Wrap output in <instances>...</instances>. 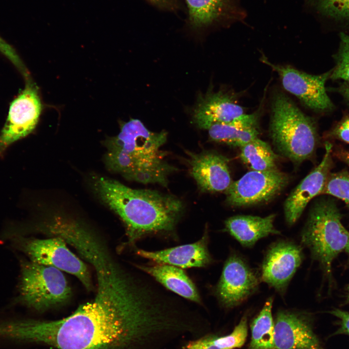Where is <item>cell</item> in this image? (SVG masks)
<instances>
[{"mask_svg": "<svg viewBox=\"0 0 349 349\" xmlns=\"http://www.w3.org/2000/svg\"><path fill=\"white\" fill-rule=\"evenodd\" d=\"M332 147L329 143L326 144L321 162L292 190L286 200L284 214L288 225L295 223L308 203L322 193L332 167Z\"/></svg>", "mask_w": 349, "mask_h": 349, "instance_id": "9a60e30c", "label": "cell"}, {"mask_svg": "<svg viewBox=\"0 0 349 349\" xmlns=\"http://www.w3.org/2000/svg\"><path fill=\"white\" fill-rule=\"evenodd\" d=\"M320 14L337 21H349V0H307Z\"/></svg>", "mask_w": 349, "mask_h": 349, "instance_id": "cb8c5ba5", "label": "cell"}, {"mask_svg": "<svg viewBox=\"0 0 349 349\" xmlns=\"http://www.w3.org/2000/svg\"><path fill=\"white\" fill-rule=\"evenodd\" d=\"M189 20L195 28L209 26L222 19H233L239 12L234 0H186Z\"/></svg>", "mask_w": 349, "mask_h": 349, "instance_id": "d6986e66", "label": "cell"}, {"mask_svg": "<svg viewBox=\"0 0 349 349\" xmlns=\"http://www.w3.org/2000/svg\"><path fill=\"white\" fill-rule=\"evenodd\" d=\"M248 333L247 317L245 315L231 333L225 336L210 335L211 343L220 349H235L245 343Z\"/></svg>", "mask_w": 349, "mask_h": 349, "instance_id": "484cf974", "label": "cell"}, {"mask_svg": "<svg viewBox=\"0 0 349 349\" xmlns=\"http://www.w3.org/2000/svg\"><path fill=\"white\" fill-rule=\"evenodd\" d=\"M287 175L277 169L247 172L225 191L226 203L233 206L254 205L271 200L286 187Z\"/></svg>", "mask_w": 349, "mask_h": 349, "instance_id": "9c48e42d", "label": "cell"}, {"mask_svg": "<svg viewBox=\"0 0 349 349\" xmlns=\"http://www.w3.org/2000/svg\"><path fill=\"white\" fill-rule=\"evenodd\" d=\"M260 280L244 259L233 253L224 263L216 287V295L223 306L232 308L254 294Z\"/></svg>", "mask_w": 349, "mask_h": 349, "instance_id": "7c38bea8", "label": "cell"}, {"mask_svg": "<svg viewBox=\"0 0 349 349\" xmlns=\"http://www.w3.org/2000/svg\"><path fill=\"white\" fill-rule=\"evenodd\" d=\"M182 349H220L211 342L210 335H204L199 338L190 340Z\"/></svg>", "mask_w": 349, "mask_h": 349, "instance_id": "83f0119b", "label": "cell"}, {"mask_svg": "<svg viewBox=\"0 0 349 349\" xmlns=\"http://www.w3.org/2000/svg\"><path fill=\"white\" fill-rule=\"evenodd\" d=\"M274 349H324L307 313L281 310L274 320Z\"/></svg>", "mask_w": 349, "mask_h": 349, "instance_id": "5bb4252c", "label": "cell"}, {"mask_svg": "<svg viewBox=\"0 0 349 349\" xmlns=\"http://www.w3.org/2000/svg\"><path fill=\"white\" fill-rule=\"evenodd\" d=\"M190 174L202 191H225L232 181L227 159L216 153L187 152Z\"/></svg>", "mask_w": 349, "mask_h": 349, "instance_id": "2e32d148", "label": "cell"}, {"mask_svg": "<svg viewBox=\"0 0 349 349\" xmlns=\"http://www.w3.org/2000/svg\"><path fill=\"white\" fill-rule=\"evenodd\" d=\"M336 155L342 161L349 165V151L340 149L336 152Z\"/></svg>", "mask_w": 349, "mask_h": 349, "instance_id": "836d02e7", "label": "cell"}, {"mask_svg": "<svg viewBox=\"0 0 349 349\" xmlns=\"http://www.w3.org/2000/svg\"><path fill=\"white\" fill-rule=\"evenodd\" d=\"M260 60L277 72L284 89L308 108L320 113L333 110L334 104L325 87L326 81L330 78L331 70L319 75H312L290 65L273 63L264 55Z\"/></svg>", "mask_w": 349, "mask_h": 349, "instance_id": "ba28073f", "label": "cell"}, {"mask_svg": "<svg viewBox=\"0 0 349 349\" xmlns=\"http://www.w3.org/2000/svg\"><path fill=\"white\" fill-rule=\"evenodd\" d=\"M345 252H346V253L347 254H348V256H349V242H348V244H347V247H346V249H345Z\"/></svg>", "mask_w": 349, "mask_h": 349, "instance_id": "e575fe53", "label": "cell"}, {"mask_svg": "<svg viewBox=\"0 0 349 349\" xmlns=\"http://www.w3.org/2000/svg\"><path fill=\"white\" fill-rule=\"evenodd\" d=\"M78 253L95 270L94 299L61 319L17 320L12 329L15 340L58 349H163L168 345L176 321L167 299L125 271L101 241L83 243Z\"/></svg>", "mask_w": 349, "mask_h": 349, "instance_id": "6da1fadb", "label": "cell"}, {"mask_svg": "<svg viewBox=\"0 0 349 349\" xmlns=\"http://www.w3.org/2000/svg\"><path fill=\"white\" fill-rule=\"evenodd\" d=\"M137 267L170 290L192 301L201 302L195 286L182 269L162 264L152 266L138 265Z\"/></svg>", "mask_w": 349, "mask_h": 349, "instance_id": "ffe728a7", "label": "cell"}, {"mask_svg": "<svg viewBox=\"0 0 349 349\" xmlns=\"http://www.w3.org/2000/svg\"><path fill=\"white\" fill-rule=\"evenodd\" d=\"M18 301L37 311L66 301L71 290L61 270L32 261L22 260Z\"/></svg>", "mask_w": 349, "mask_h": 349, "instance_id": "8992f818", "label": "cell"}, {"mask_svg": "<svg viewBox=\"0 0 349 349\" xmlns=\"http://www.w3.org/2000/svg\"><path fill=\"white\" fill-rule=\"evenodd\" d=\"M137 254L159 264L181 268L204 267L211 261L207 247L206 233L195 243L155 252L138 250Z\"/></svg>", "mask_w": 349, "mask_h": 349, "instance_id": "e0dca14e", "label": "cell"}, {"mask_svg": "<svg viewBox=\"0 0 349 349\" xmlns=\"http://www.w3.org/2000/svg\"><path fill=\"white\" fill-rule=\"evenodd\" d=\"M45 239L26 238L18 237L15 239L17 247L35 263L51 266L76 276L90 291L92 284L87 266L67 247L61 237L52 236Z\"/></svg>", "mask_w": 349, "mask_h": 349, "instance_id": "52a82bcc", "label": "cell"}, {"mask_svg": "<svg viewBox=\"0 0 349 349\" xmlns=\"http://www.w3.org/2000/svg\"><path fill=\"white\" fill-rule=\"evenodd\" d=\"M167 137L166 131L152 132L140 120L131 119L107 141L106 164L128 180L166 187L169 175L177 170L168 162L167 152L161 149Z\"/></svg>", "mask_w": 349, "mask_h": 349, "instance_id": "3957f363", "label": "cell"}, {"mask_svg": "<svg viewBox=\"0 0 349 349\" xmlns=\"http://www.w3.org/2000/svg\"><path fill=\"white\" fill-rule=\"evenodd\" d=\"M342 215L336 204L330 199L315 202L301 233V243L310 251L330 282L333 281L332 264L345 251L349 232L341 222Z\"/></svg>", "mask_w": 349, "mask_h": 349, "instance_id": "5b68a950", "label": "cell"}, {"mask_svg": "<svg viewBox=\"0 0 349 349\" xmlns=\"http://www.w3.org/2000/svg\"><path fill=\"white\" fill-rule=\"evenodd\" d=\"M304 258L302 248L288 240H280L268 249L261 265L260 279L283 295Z\"/></svg>", "mask_w": 349, "mask_h": 349, "instance_id": "4fadbf2b", "label": "cell"}, {"mask_svg": "<svg viewBox=\"0 0 349 349\" xmlns=\"http://www.w3.org/2000/svg\"><path fill=\"white\" fill-rule=\"evenodd\" d=\"M160 7L170 8L172 5V0H147Z\"/></svg>", "mask_w": 349, "mask_h": 349, "instance_id": "d6a6232c", "label": "cell"}, {"mask_svg": "<svg viewBox=\"0 0 349 349\" xmlns=\"http://www.w3.org/2000/svg\"><path fill=\"white\" fill-rule=\"evenodd\" d=\"M240 157L253 171L276 169L277 156L269 144L258 138L240 147Z\"/></svg>", "mask_w": 349, "mask_h": 349, "instance_id": "7402d4cb", "label": "cell"}, {"mask_svg": "<svg viewBox=\"0 0 349 349\" xmlns=\"http://www.w3.org/2000/svg\"><path fill=\"white\" fill-rule=\"evenodd\" d=\"M193 120L200 128L206 129L216 123L226 124L243 127H256L257 113L247 114L233 95L225 91H208L199 97L193 111Z\"/></svg>", "mask_w": 349, "mask_h": 349, "instance_id": "30bf717a", "label": "cell"}, {"mask_svg": "<svg viewBox=\"0 0 349 349\" xmlns=\"http://www.w3.org/2000/svg\"><path fill=\"white\" fill-rule=\"evenodd\" d=\"M338 91L349 106V82L343 81L338 87Z\"/></svg>", "mask_w": 349, "mask_h": 349, "instance_id": "1f68e13d", "label": "cell"}, {"mask_svg": "<svg viewBox=\"0 0 349 349\" xmlns=\"http://www.w3.org/2000/svg\"><path fill=\"white\" fill-rule=\"evenodd\" d=\"M94 189L124 222L130 242L151 233L173 230L184 210L174 195L147 189H134L120 182L98 177Z\"/></svg>", "mask_w": 349, "mask_h": 349, "instance_id": "7a4b0ae2", "label": "cell"}, {"mask_svg": "<svg viewBox=\"0 0 349 349\" xmlns=\"http://www.w3.org/2000/svg\"><path fill=\"white\" fill-rule=\"evenodd\" d=\"M347 302L349 303V285L347 288Z\"/></svg>", "mask_w": 349, "mask_h": 349, "instance_id": "d590c367", "label": "cell"}, {"mask_svg": "<svg viewBox=\"0 0 349 349\" xmlns=\"http://www.w3.org/2000/svg\"><path fill=\"white\" fill-rule=\"evenodd\" d=\"M339 44L334 55V66L331 69L330 78L349 82V35L339 34Z\"/></svg>", "mask_w": 349, "mask_h": 349, "instance_id": "d4e9b609", "label": "cell"}, {"mask_svg": "<svg viewBox=\"0 0 349 349\" xmlns=\"http://www.w3.org/2000/svg\"><path fill=\"white\" fill-rule=\"evenodd\" d=\"M0 49L7 55L16 64L20 63L11 48L0 37Z\"/></svg>", "mask_w": 349, "mask_h": 349, "instance_id": "4dcf8cb0", "label": "cell"}, {"mask_svg": "<svg viewBox=\"0 0 349 349\" xmlns=\"http://www.w3.org/2000/svg\"><path fill=\"white\" fill-rule=\"evenodd\" d=\"M207 130L212 141L239 148L258 138L259 134L256 127H243L220 123L210 125Z\"/></svg>", "mask_w": 349, "mask_h": 349, "instance_id": "603a6c76", "label": "cell"}, {"mask_svg": "<svg viewBox=\"0 0 349 349\" xmlns=\"http://www.w3.org/2000/svg\"><path fill=\"white\" fill-rule=\"evenodd\" d=\"M331 134L333 137L349 143V116L340 121L331 131Z\"/></svg>", "mask_w": 349, "mask_h": 349, "instance_id": "f1b7e54d", "label": "cell"}, {"mask_svg": "<svg viewBox=\"0 0 349 349\" xmlns=\"http://www.w3.org/2000/svg\"><path fill=\"white\" fill-rule=\"evenodd\" d=\"M42 104L36 86L28 81L24 90L13 101L0 133V157L7 148L29 134L36 127Z\"/></svg>", "mask_w": 349, "mask_h": 349, "instance_id": "8fae6325", "label": "cell"}, {"mask_svg": "<svg viewBox=\"0 0 349 349\" xmlns=\"http://www.w3.org/2000/svg\"><path fill=\"white\" fill-rule=\"evenodd\" d=\"M273 298L265 302L250 324L251 339L248 349H274V321L272 315Z\"/></svg>", "mask_w": 349, "mask_h": 349, "instance_id": "44dd1931", "label": "cell"}, {"mask_svg": "<svg viewBox=\"0 0 349 349\" xmlns=\"http://www.w3.org/2000/svg\"><path fill=\"white\" fill-rule=\"evenodd\" d=\"M329 313L340 320V327L336 331V334H346L349 335V312L335 309L329 311Z\"/></svg>", "mask_w": 349, "mask_h": 349, "instance_id": "f546056e", "label": "cell"}, {"mask_svg": "<svg viewBox=\"0 0 349 349\" xmlns=\"http://www.w3.org/2000/svg\"><path fill=\"white\" fill-rule=\"evenodd\" d=\"M321 194L343 201L349 209V173L342 171L330 174Z\"/></svg>", "mask_w": 349, "mask_h": 349, "instance_id": "4316f807", "label": "cell"}, {"mask_svg": "<svg viewBox=\"0 0 349 349\" xmlns=\"http://www.w3.org/2000/svg\"><path fill=\"white\" fill-rule=\"evenodd\" d=\"M275 214L265 217L237 215L225 221V229L243 246L251 247L260 239L270 235L280 234L274 226Z\"/></svg>", "mask_w": 349, "mask_h": 349, "instance_id": "ac0fdd59", "label": "cell"}, {"mask_svg": "<svg viewBox=\"0 0 349 349\" xmlns=\"http://www.w3.org/2000/svg\"><path fill=\"white\" fill-rule=\"evenodd\" d=\"M271 110L270 133L278 151L297 163L310 158L318 140L314 121L280 92L272 97Z\"/></svg>", "mask_w": 349, "mask_h": 349, "instance_id": "277c9868", "label": "cell"}]
</instances>
